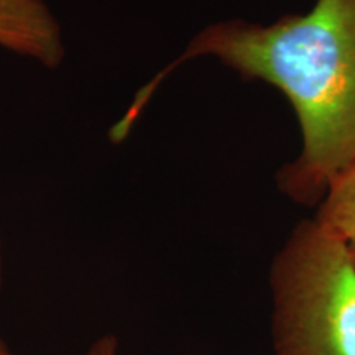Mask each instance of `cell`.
<instances>
[{
	"instance_id": "6da1fadb",
	"label": "cell",
	"mask_w": 355,
	"mask_h": 355,
	"mask_svg": "<svg viewBox=\"0 0 355 355\" xmlns=\"http://www.w3.org/2000/svg\"><path fill=\"white\" fill-rule=\"evenodd\" d=\"M202 56L285 94L300 122L301 152L278 171V189L295 202L318 206L332 180L355 163V0H316L308 12L272 24L232 19L207 25L140 89L114 123L112 141L130 133L173 71Z\"/></svg>"
},
{
	"instance_id": "7a4b0ae2",
	"label": "cell",
	"mask_w": 355,
	"mask_h": 355,
	"mask_svg": "<svg viewBox=\"0 0 355 355\" xmlns=\"http://www.w3.org/2000/svg\"><path fill=\"white\" fill-rule=\"evenodd\" d=\"M270 293L273 355H355V263L314 217L273 257Z\"/></svg>"
},
{
	"instance_id": "3957f363",
	"label": "cell",
	"mask_w": 355,
	"mask_h": 355,
	"mask_svg": "<svg viewBox=\"0 0 355 355\" xmlns=\"http://www.w3.org/2000/svg\"><path fill=\"white\" fill-rule=\"evenodd\" d=\"M0 48L46 69L63 64V30L46 0H0Z\"/></svg>"
},
{
	"instance_id": "277c9868",
	"label": "cell",
	"mask_w": 355,
	"mask_h": 355,
	"mask_svg": "<svg viewBox=\"0 0 355 355\" xmlns=\"http://www.w3.org/2000/svg\"><path fill=\"white\" fill-rule=\"evenodd\" d=\"M314 219L344 243L355 263V163L332 180Z\"/></svg>"
},
{
	"instance_id": "5b68a950",
	"label": "cell",
	"mask_w": 355,
	"mask_h": 355,
	"mask_svg": "<svg viewBox=\"0 0 355 355\" xmlns=\"http://www.w3.org/2000/svg\"><path fill=\"white\" fill-rule=\"evenodd\" d=\"M87 355H119V340L114 336H102L92 343Z\"/></svg>"
},
{
	"instance_id": "8992f818",
	"label": "cell",
	"mask_w": 355,
	"mask_h": 355,
	"mask_svg": "<svg viewBox=\"0 0 355 355\" xmlns=\"http://www.w3.org/2000/svg\"><path fill=\"white\" fill-rule=\"evenodd\" d=\"M0 355H13V354L10 352V350L7 349V345L3 344L2 339H0Z\"/></svg>"
},
{
	"instance_id": "52a82bcc",
	"label": "cell",
	"mask_w": 355,
	"mask_h": 355,
	"mask_svg": "<svg viewBox=\"0 0 355 355\" xmlns=\"http://www.w3.org/2000/svg\"><path fill=\"white\" fill-rule=\"evenodd\" d=\"M2 275H3V265H2V247H0V288H2Z\"/></svg>"
}]
</instances>
